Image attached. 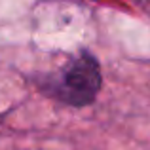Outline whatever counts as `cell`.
Listing matches in <instances>:
<instances>
[{"label": "cell", "instance_id": "1", "mask_svg": "<svg viewBox=\"0 0 150 150\" xmlns=\"http://www.w3.org/2000/svg\"><path fill=\"white\" fill-rule=\"evenodd\" d=\"M101 88L99 63L89 53H82L72 59L59 74L55 93L61 101L72 106H86L95 99Z\"/></svg>", "mask_w": 150, "mask_h": 150}]
</instances>
